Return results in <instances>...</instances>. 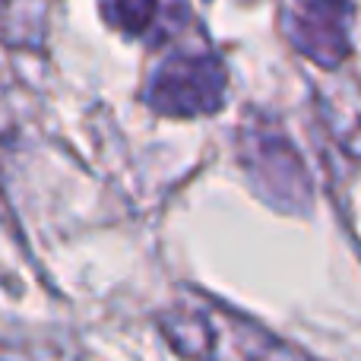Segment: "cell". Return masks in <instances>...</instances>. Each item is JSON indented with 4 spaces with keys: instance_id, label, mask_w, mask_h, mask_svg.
Masks as SVG:
<instances>
[{
    "instance_id": "1",
    "label": "cell",
    "mask_w": 361,
    "mask_h": 361,
    "mask_svg": "<svg viewBox=\"0 0 361 361\" xmlns=\"http://www.w3.org/2000/svg\"><path fill=\"white\" fill-rule=\"evenodd\" d=\"M225 67L212 54H175L156 70L146 105L165 118H200L222 108Z\"/></svg>"
},
{
    "instance_id": "3",
    "label": "cell",
    "mask_w": 361,
    "mask_h": 361,
    "mask_svg": "<svg viewBox=\"0 0 361 361\" xmlns=\"http://www.w3.org/2000/svg\"><path fill=\"white\" fill-rule=\"evenodd\" d=\"M247 169L273 200H307V175L282 137H257L247 146Z\"/></svg>"
},
{
    "instance_id": "5",
    "label": "cell",
    "mask_w": 361,
    "mask_h": 361,
    "mask_svg": "<svg viewBox=\"0 0 361 361\" xmlns=\"http://www.w3.org/2000/svg\"><path fill=\"white\" fill-rule=\"evenodd\" d=\"M99 6L114 29L127 32V35H140L143 29H149L159 0H99Z\"/></svg>"
},
{
    "instance_id": "2",
    "label": "cell",
    "mask_w": 361,
    "mask_h": 361,
    "mask_svg": "<svg viewBox=\"0 0 361 361\" xmlns=\"http://www.w3.org/2000/svg\"><path fill=\"white\" fill-rule=\"evenodd\" d=\"M295 48L336 70L349 57V0H301L288 25Z\"/></svg>"
},
{
    "instance_id": "4",
    "label": "cell",
    "mask_w": 361,
    "mask_h": 361,
    "mask_svg": "<svg viewBox=\"0 0 361 361\" xmlns=\"http://www.w3.org/2000/svg\"><path fill=\"white\" fill-rule=\"evenodd\" d=\"M324 118L326 127L333 130V137L339 140L345 152L352 156H361V92L352 86V95L336 92L333 99L324 102Z\"/></svg>"
}]
</instances>
